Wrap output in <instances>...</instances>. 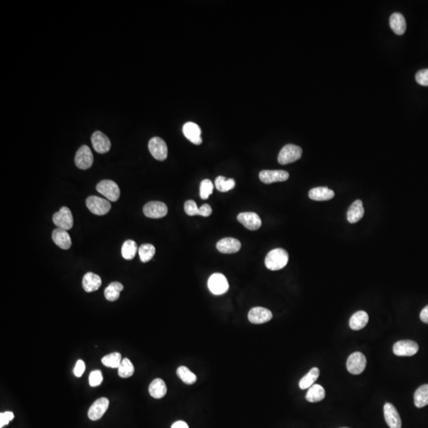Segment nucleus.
I'll return each instance as SVG.
<instances>
[{
    "label": "nucleus",
    "instance_id": "f257e3e1",
    "mask_svg": "<svg viewBox=\"0 0 428 428\" xmlns=\"http://www.w3.org/2000/svg\"><path fill=\"white\" fill-rule=\"evenodd\" d=\"M289 261V255L286 251L282 248L271 250L265 259V265L271 271H279L287 265Z\"/></svg>",
    "mask_w": 428,
    "mask_h": 428
},
{
    "label": "nucleus",
    "instance_id": "f03ea898",
    "mask_svg": "<svg viewBox=\"0 0 428 428\" xmlns=\"http://www.w3.org/2000/svg\"><path fill=\"white\" fill-rule=\"evenodd\" d=\"M302 155V149L294 144H286L282 148L278 156V161L282 165L297 161Z\"/></svg>",
    "mask_w": 428,
    "mask_h": 428
},
{
    "label": "nucleus",
    "instance_id": "7ed1b4c3",
    "mask_svg": "<svg viewBox=\"0 0 428 428\" xmlns=\"http://www.w3.org/2000/svg\"><path fill=\"white\" fill-rule=\"evenodd\" d=\"M97 191L111 202H116L120 198V189L112 180H102L96 187Z\"/></svg>",
    "mask_w": 428,
    "mask_h": 428
},
{
    "label": "nucleus",
    "instance_id": "20e7f679",
    "mask_svg": "<svg viewBox=\"0 0 428 428\" xmlns=\"http://www.w3.org/2000/svg\"><path fill=\"white\" fill-rule=\"evenodd\" d=\"M86 205L90 212L98 216L108 214L111 209V204L109 200L97 196L89 197L86 200Z\"/></svg>",
    "mask_w": 428,
    "mask_h": 428
},
{
    "label": "nucleus",
    "instance_id": "39448f33",
    "mask_svg": "<svg viewBox=\"0 0 428 428\" xmlns=\"http://www.w3.org/2000/svg\"><path fill=\"white\" fill-rule=\"evenodd\" d=\"M209 289L215 295L225 293L229 288L228 280L224 275L215 273L211 275L208 280Z\"/></svg>",
    "mask_w": 428,
    "mask_h": 428
},
{
    "label": "nucleus",
    "instance_id": "423d86ee",
    "mask_svg": "<svg viewBox=\"0 0 428 428\" xmlns=\"http://www.w3.org/2000/svg\"><path fill=\"white\" fill-rule=\"evenodd\" d=\"M53 223L57 228L61 229H71L73 227V216L71 211L68 207H62L58 212L55 213L53 216Z\"/></svg>",
    "mask_w": 428,
    "mask_h": 428
},
{
    "label": "nucleus",
    "instance_id": "0eeeda50",
    "mask_svg": "<svg viewBox=\"0 0 428 428\" xmlns=\"http://www.w3.org/2000/svg\"><path fill=\"white\" fill-rule=\"evenodd\" d=\"M366 366V358L361 352L352 354L347 361V369L352 374L357 375L362 373Z\"/></svg>",
    "mask_w": 428,
    "mask_h": 428
},
{
    "label": "nucleus",
    "instance_id": "6e6552de",
    "mask_svg": "<svg viewBox=\"0 0 428 428\" xmlns=\"http://www.w3.org/2000/svg\"><path fill=\"white\" fill-rule=\"evenodd\" d=\"M148 148L155 159L163 161L167 157V146L165 142L158 137L151 138L148 142Z\"/></svg>",
    "mask_w": 428,
    "mask_h": 428
},
{
    "label": "nucleus",
    "instance_id": "1a4fd4ad",
    "mask_svg": "<svg viewBox=\"0 0 428 428\" xmlns=\"http://www.w3.org/2000/svg\"><path fill=\"white\" fill-rule=\"evenodd\" d=\"M94 157L88 146L83 145L79 147L75 154V163L79 169H89L92 166Z\"/></svg>",
    "mask_w": 428,
    "mask_h": 428
},
{
    "label": "nucleus",
    "instance_id": "9d476101",
    "mask_svg": "<svg viewBox=\"0 0 428 428\" xmlns=\"http://www.w3.org/2000/svg\"><path fill=\"white\" fill-rule=\"evenodd\" d=\"M418 351V344L412 340H401L393 346V353L397 356H415Z\"/></svg>",
    "mask_w": 428,
    "mask_h": 428
},
{
    "label": "nucleus",
    "instance_id": "9b49d317",
    "mask_svg": "<svg viewBox=\"0 0 428 428\" xmlns=\"http://www.w3.org/2000/svg\"><path fill=\"white\" fill-rule=\"evenodd\" d=\"M143 214L146 216L152 219L162 218L167 215V206L161 202H150L143 207Z\"/></svg>",
    "mask_w": 428,
    "mask_h": 428
},
{
    "label": "nucleus",
    "instance_id": "f8f14e48",
    "mask_svg": "<svg viewBox=\"0 0 428 428\" xmlns=\"http://www.w3.org/2000/svg\"><path fill=\"white\" fill-rule=\"evenodd\" d=\"M110 401L106 397H101L93 403L88 411V417L91 421H98L108 409Z\"/></svg>",
    "mask_w": 428,
    "mask_h": 428
},
{
    "label": "nucleus",
    "instance_id": "ddd939ff",
    "mask_svg": "<svg viewBox=\"0 0 428 428\" xmlns=\"http://www.w3.org/2000/svg\"><path fill=\"white\" fill-rule=\"evenodd\" d=\"M272 317V312L263 307H255L248 312V320L252 324H264L270 321Z\"/></svg>",
    "mask_w": 428,
    "mask_h": 428
},
{
    "label": "nucleus",
    "instance_id": "4468645a",
    "mask_svg": "<svg viewBox=\"0 0 428 428\" xmlns=\"http://www.w3.org/2000/svg\"><path fill=\"white\" fill-rule=\"evenodd\" d=\"M289 173L285 171H270V170H264L259 173V179L266 184L277 183V182H284L289 179Z\"/></svg>",
    "mask_w": 428,
    "mask_h": 428
},
{
    "label": "nucleus",
    "instance_id": "2eb2a0df",
    "mask_svg": "<svg viewBox=\"0 0 428 428\" xmlns=\"http://www.w3.org/2000/svg\"><path fill=\"white\" fill-rule=\"evenodd\" d=\"M238 221L248 229L255 231L261 227L262 220L256 213H241L237 216Z\"/></svg>",
    "mask_w": 428,
    "mask_h": 428
},
{
    "label": "nucleus",
    "instance_id": "dca6fc26",
    "mask_svg": "<svg viewBox=\"0 0 428 428\" xmlns=\"http://www.w3.org/2000/svg\"><path fill=\"white\" fill-rule=\"evenodd\" d=\"M91 142H92L94 149L100 154H104L110 151L111 147V142L107 136L102 134V132H94L91 137Z\"/></svg>",
    "mask_w": 428,
    "mask_h": 428
},
{
    "label": "nucleus",
    "instance_id": "f3484780",
    "mask_svg": "<svg viewBox=\"0 0 428 428\" xmlns=\"http://www.w3.org/2000/svg\"><path fill=\"white\" fill-rule=\"evenodd\" d=\"M384 416L385 422L390 428H401V417L397 409L390 403H386L384 406Z\"/></svg>",
    "mask_w": 428,
    "mask_h": 428
},
{
    "label": "nucleus",
    "instance_id": "a211bd4d",
    "mask_svg": "<svg viewBox=\"0 0 428 428\" xmlns=\"http://www.w3.org/2000/svg\"><path fill=\"white\" fill-rule=\"evenodd\" d=\"M183 134L190 142L199 145L203 143V139L201 138L202 130L196 123L194 122H187L183 127Z\"/></svg>",
    "mask_w": 428,
    "mask_h": 428
},
{
    "label": "nucleus",
    "instance_id": "6ab92c4d",
    "mask_svg": "<svg viewBox=\"0 0 428 428\" xmlns=\"http://www.w3.org/2000/svg\"><path fill=\"white\" fill-rule=\"evenodd\" d=\"M219 252L224 254L236 253L241 248L240 242L235 238L227 237L222 239L216 244Z\"/></svg>",
    "mask_w": 428,
    "mask_h": 428
},
{
    "label": "nucleus",
    "instance_id": "aec40b11",
    "mask_svg": "<svg viewBox=\"0 0 428 428\" xmlns=\"http://www.w3.org/2000/svg\"><path fill=\"white\" fill-rule=\"evenodd\" d=\"M53 240L59 248L64 250H68L71 248V239L69 232L66 230L61 228H56L53 232Z\"/></svg>",
    "mask_w": 428,
    "mask_h": 428
},
{
    "label": "nucleus",
    "instance_id": "412c9836",
    "mask_svg": "<svg viewBox=\"0 0 428 428\" xmlns=\"http://www.w3.org/2000/svg\"><path fill=\"white\" fill-rule=\"evenodd\" d=\"M102 285V279L98 275L88 272L84 275L83 279V287L87 293H91L98 290Z\"/></svg>",
    "mask_w": 428,
    "mask_h": 428
},
{
    "label": "nucleus",
    "instance_id": "4be33fe9",
    "mask_svg": "<svg viewBox=\"0 0 428 428\" xmlns=\"http://www.w3.org/2000/svg\"><path fill=\"white\" fill-rule=\"evenodd\" d=\"M363 204L361 200H356L352 203L348 211V220L352 224L359 221L364 216Z\"/></svg>",
    "mask_w": 428,
    "mask_h": 428
},
{
    "label": "nucleus",
    "instance_id": "5701e85b",
    "mask_svg": "<svg viewBox=\"0 0 428 428\" xmlns=\"http://www.w3.org/2000/svg\"><path fill=\"white\" fill-rule=\"evenodd\" d=\"M389 24L391 29L397 35H403L406 31V21L405 17L400 13H393L390 16Z\"/></svg>",
    "mask_w": 428,
    "mask_h": 428
},
{
    "label": "nucleus",
    "instance_id": "b1692460",
    "mask_svg": "<svg viewBox=\"0 0 428 428\" xmlns=\"http://www.w3.org/2000/svg\"><path fill=\"white\" fill-rule=\"evenodd\" d=\"M334 196V191L328 187H316V188H312L308 193V197L312 200L318 201V202L330 200L333 199Z\"/></svg>",
    "mask_w": 428,
    "mask_h": 428
},
{
    "label": "nucleus",
    "instance_id": "393cba45",
    "mask_svg": "<svg viewBox=\"0 0 428 428\" xmlns=\"http://www.w3.org/2000/svg\"><path fill=\"white\" fill-rule=\"evenodd\" d=\"M368 321H369V316L367 312H365V311H358L352 315L350 319V328H352V330H361L366 326Z\"/></svg>",
    "mask_w": 428,
    "mask_h": 428
},
{
    "label": "nucleus",
    "instance_id": "a878e982",
    "mask_svg": "<svg viewBox=\"0 0 428 428\" xmlns=\"http://www.w3.org/2000/svg\"><path fill=\"white\" fill-rule=\"evenodd\" d=\"M167 385L163 380L156 378L151 381L148 387V392L151 397L155 399H161L167 393Z\"/></svg>",
    "mask_w": 428,
    "mask_h": 428
},
{
    "label": "nucleus",
    "instance_id": "bb28decb",
    "mask_svg": "<svg viewBox=\"0 0 428 428\" xmlns=\"http://www.w3.org/2000/svg\"><path fill=\"white\" fill-rule=\"evenodd\" d=\"M324 397H325V390L324 388L321 385L316 384L308 389L305 398L308 402L316 403L323 401Z\"/></svg>",
    "mask_w": 428,
    "mask_h": 428
},
{
    "label": "nucleus",
    "instance_id": "cd10ccee",
    "mask_svg": "<svg viewBox=\"0 0 428 428\" xmlns=\"http://www.w3.org/2000/svg\"><path fill=\"white\" fill-rule=\"evenodd\" d=\"M320 376V369L317 367H313L310 371L307 373L306 375L303 377L299 382V387L300 389H309L311 386L314 385L316 380L318 379Z\"/></svg>",
    "mask_w": 428,
    "mask_h": 428
},
{
    "label": "nucleus",
    "instance_id": "c85d7f7f",
    "mask_svg": "<svg viewBox=\"0 0 428 428\" xmlns=\"http://www.w3.org/2000/svg\"><path fill=\"white\" fill-rule=\"evenodd\" d=\"M123 289H124V286L122 283L118 282L110 283V285L105 289V297L110 301L117 300L120 297V293Z\"/></svg>",
    "mask_w": 428,
    "mask_h": 428
},
{
    "label": "nucleus",
    "instance_id": "c756f323",
    "mask_svg": "<svg viewBox=\"0 0 428 428\" xmlns=\"http://www.w3.org/2000/svg\"><path fill=\"white\" fill-rule=\"evenodd\" d=\"M415 405L417 408H424L428 405V385H421L414 394Z\"/></svg>",
    "mask_w": 428,
    "mask_h": 428
},
{
    "label": "nucleus",
    "instance_id": "7c9ffc66",
    "mask_svg": "<svg viewBox=\"0 0 428 428\" xmlns=\"http://www.w3.org/2000/svg\"><path fill=\"white\" fill-rule=\"evenodd\" d=\"M138 244L132 240H126L122 248V255L126 260H131L138 252Z\"/></svg>",
    "mask_w": 428,
    "mask_h": 428
},
{
    "label": "nucleus",
    "instance_id": "2f4dec72",
    "mask_svg": "<svg viewBox=\"0 0 428 428\" xmlns=\"http://www.w3.org/2000/svg\"><path fill=\"white\" fill-rule=\"evenodd\" d=\"M177 375L187 385H194L197 381V376L186 366H179L177 369Z\"/></svg>",
    "mask_w": 428,
    "mask_h": 428
},
{
    "label": "nucleus",
    "instance_id": "473e14b6",
    "mask_svg": "<svg viewBox=\"0 0 428 428\" xmlns=\"http://www.w3.org/2000/svg\"><path fill=\"white\" fill-rule=\"evenodd\" d=\"M138 253L142 263H147L153 258L155 254V248L152 244H143L138 249Z\"/></svg>",
    "mask_w": 428,
    "mask_h": 428
},
{
    "label": "nucleus",
    "instance_id": "72a5a7b5",
    "mask_svg": "<svg viewBox=\"0 0 428 428\" xmlns=\"http://www.w3.org/2000/svg\"><path fill=\"white\" fill-rule=\"evenodd\" d=\"M236 183L232 179H226L224 177L219 176L215 180V187L220 192H228L235 187Z\"/></svg>",
    "mask_w": 428,
    "mask_h": 428
},
{
    "label": "nucleus",
    "instance_id": "f704fd0d",
    "mask_svg": "<svg viewBox=\"0 0 428 428\" xmlns=\"http://www.w3.org/2000/svg\"><path fill=\"white\" fill-rule=\"evenodd\" d=\"M134 373V366L131 361L128 358L122 359L119 367H118V375L122 378H128L132 377Z\"/></svg>",
    "mask_w": 428,
    "mask_h": 428
},
{
    "label": "nucleus",
    "instance_id": "c9c22d12",
    "mask_svg": "<svg viewBox=\"0 0 428 428\" xmlns=\"http://www.w3.org/2000/svg\"><path fill=\"white\" fill-rule=\"evenodd\" d=\"M122 361V356H121L120 353H118V352L107 355V356L102 357V359L103 365H106L107 367L114 368V369L115 368L118 369Z\"/></svg>",
    "mask_w": 428,
    "mask_h": 428
},
{
    "label": "nucleus",
    "instance_id": "e433bc0d",
    "mask_svg": "<svg viewBox=\"0 0 428 428\" xmlns=\"http://www.w3.org/2000/svg\"><path fill=\"white\" fill-rule=\"evenodd\" d=\"M214 191V184L210 179H204L200 184V197L203 200L208 199Z\"/></svg>",
    "mask_w": 428,
    "mask_h": 428
},
{
    "label": "nucleus",
    "instance_id": "4c0bfd02",
    "mask_svg": "<svg viewBox=\"0 0 428 428\" xmlns=\"http://www.w3.org/2000/svg\"><path fill=\"white\" fill-rule=\"evenodd\" d=\"M184 210L186 214L188 216H195V215H199L200 216V211L199 208H198L196 203L195 201L188 200L185 203Z\"/></svg>",
    "mask_w": 428,
    "mask_h": 428
},
{
    "label": "nucleus",
    "instance_id": "58836bf2",
    "mask_svg": "<svg viewBox=\"0 0 428 428\" xmlns=\"http://www.w3.org/2000/svg\"><path fill=\"white\" fill-rule=\"evenodd\" d=\"M102 381H103V377H102V373L100 370L96 369V370H93L90 373L89 383H90V386H98V385H100L102 384Z\"/></svg>",
    "mask_w": 428,
    "mask_h": 428
},
{
    "label": "nucleus",
    "instance_id": "ea45409f",
    "mask_svg": "<svg viewBox=\"0 0 428 428\" xmlns=\"http://www.w3.org/2000/svg\"><path fill=\"white\" fill-rule=\"evenodd\" d=\"M416 80L419 84L428 86V69H423L419 71L416 75Z\"/></svg>",
    "mask_w": 428,
    "mask_h": 428
},
{
    "label": "nucleus",
    "instance_id": "a19ab883",
    "mask_svg": "<svg viewBox=\"0 0 428 428\" xmlns=\"http://www.w3.org/2000/svg\"><path fill=\"white\" fill-rule=\"evenodd\" d=\"M14 416L12 412H5L0 413V428H3L7 425L10 421H13Z\"/></svg>",
    "mask_w": 428,
    "mask_h": 428
},
{
    "label": "nucleus",
    "instance_id": "79ce46f5",
    "mask_svg": "<svg viewBox=\"0 0 428 428\" xmlns=\"http://www.w3.org/2000/svg\"><path fill=\"white\" fill-rule=\"evenodd\" d=\"M86 365H85L84 361L83 360H78L76 364H75V369H74V373L76 377H80L84 373Z\"/></svg>",
    "mask_w": 428,
    "mask_h": 428
},
{
    "label": "nucleus",
    "instance_id": "37998d69",
    "mask_svg": "<svg viewBox=\"0 0 428 428\" xmlns=\"http://www.w3.org/2000/svg\"><path fill=\"white\" fill-rule=\"evenodd\" d=\"M199 211H200V216H211L213 212L212 208L209 204L203 205L201 208H199Z\"/></svg>",
    "mask_w": 428,
    "mask_h": 428
},
{
    "label": "nucleus",
    "instance_id": "c03bdc74",
    "mask_svg": "<svg viewBox=\"0 0 428 428\" xmlns=\"http://www.w3.org/2000/svg\"><path fill=\"white\" fill-rule=\"evenodd\" d=\"M421 320L423 322L428 324V305H427L421 312Z\"/></svg>",
    "mask_w": 428,
    "mask_h": 428
},
{
    "label": "nucleus",
    "instance_id": "a18cd8bd",
    "mask_svg": "<svg viewBox=\"0 0 428 428\" xmlns=\"http://www.w3.org/2000/svg\"><path fill=\"white\" fill-rule=\"evenodd\" d=\"M171 428H189V426L187 423L184 422V421H179L174 423Z\"/></svg>",
    "mask_w": 428,
    "mask_h": 428
},
{
    "label": "nucleus",
    "instance_id": "49530a36",
    "mask_svg": "<svg viewBox=\"0 0 428 428\" xmlns=\"http://www.w3.org/2000/svg\"></svg>",
    "mask_w": 428,
    "mask_h": 428
}]
</instances>
